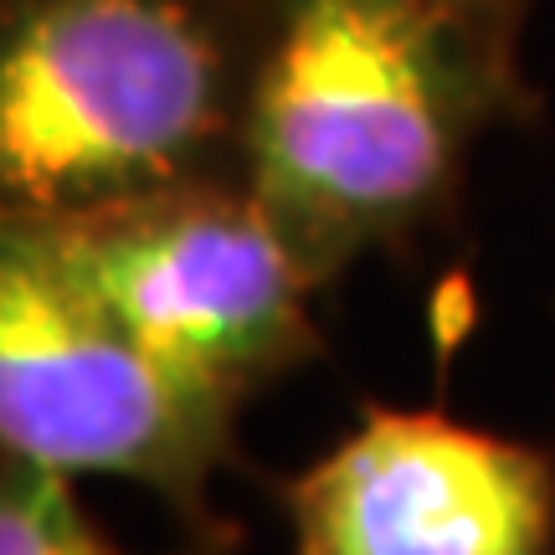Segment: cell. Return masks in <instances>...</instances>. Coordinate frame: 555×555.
<instances>
[{
	"label": "cell",
	"instance_id": "3957f363",
	"mask_svg": "<svg viewBox=\"0 0 555 555\" xmlns=\"http://www.w3.org/2000/svg\"><path fill=\"white\" fill-rule=\"evenodd\" d=\"M242 397L180 371L103 304L47 227H0V442L11 463L150 483L201 545L232 551L211 478L237 463Z\"/></svg>",
	"mask_w": 555,
	"mask_h": 555
},
{
	"label": "cell",
	"instance_id": "7a4b0ae2",
	"mask_svg": "<svg viewBox=\"0 0 555 555\" xmlns=\"http://www.w3.org/2000/svg\"><path fill=\"white\" fill-rule=\"evenodd\" d=\"M273 0H5L0 185L11 217H78L242 176Z\"/></svg>",
	"mask_w": 555,
	"mask_h": 555
},
{
	"label": "cell",
	"instance_id": "52a82bcc",
	"mask_svg": "<svg viewBox=\"0 0 555 555\" xmlns=\"http://www.w3.org/2000/svg\"><path fill=\"white\" fill-rule=\"evenodd\" d=\"M453 11H468V16L478 21H494V26H509L515 31V11H519V0H448Z\"/></svg>",
	"mask_w": 555,
	"mask_h": 555
},
{
	"label": "cell",
	"instance_id": "277c9868",
	"mask_svg": "<svg viewBox=\"0 0 555 555\" xmlns=\"http://www.w3.org/2000/svg\"><path fill=\"white\" fill-rule=\"evenodd\" d=\"M31 221L139 339L232 397L247 401L319 350L309 314L319 273L242 176Z\"/></svg>",
	"mask_w": 555,
	"mask_h": 555
},
{
	"label": "cell",
	"instance_id": "6da1fadb",
	"mask_svg": "<svg viewBox=\"0 0 555 555\" xmlns=\"http://www.w3.org/2000/svg\"><path fill=\"white\" fill-rule=\"evenodd\" d=\"M515 99V31L448 0H273L237 170L330 283L433 217Z\"/></svg>",
	"mask_w": 555,
	"mask_h": 555
},
{
	"label": "cell",
	"instance_id": "5b68a950",
	"mask_svg": "<svg viewBox=\"0 0 555 555\" xmlns=\"http://www.w3.org/2000/svg\"><path fill=\"white\" fill-rule=\"evenodd\" d=\"M273 494L294 555H555V453L433 406L371 401Z\"/></svg>",
	"mask_w": 555,
	"mask_h": 555
},
{
	"label": "cell",
	"instance_id": "8992f818",
	"mask_svg": "<svg viewBox=\"0 0 555 555\" xmlns=\"http://www.w3.org/2000/svg\"><path fill=\"white\" fill-rule=\"evenodd\" d=\"M0 555H129L103 535L78 504L67 474L11 463L0 478ZM180 555H227L217 545H196Z\"/></svg>",
	"mask_w": 555,
	"mask_h": 555
}]
</instances>
